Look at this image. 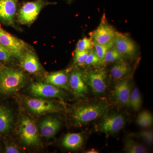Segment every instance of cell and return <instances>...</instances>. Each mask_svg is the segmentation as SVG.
<instances>
[{
    "label": "cell",
    "instance_id": "6da1fadb",
    "mask_svg": "<svg viewBox=\"0 0 153 153\" xmlns=\"http://www.w3.org/2000/svg\"><path fill=\"white\" fill-rule=\"evenodd\" d=\"M108 111V107L104 102H91L75 107L72 111L71 117L76 125L83 126L105 116Z\"/></svg>",
    "mask_w": 153,
    "mask_h": 153
},
{
    "label": "cell",
    "instance_id": "7a4b0ae2",
    "mask_svg": "<svg viewBox=\"0 0 153 153\" xmlns=\"http://www.w3.org/2000/svg\"><path fill=\"white\" fill-rule=\"evenodd\" d=\"M25 76L18 68L3 66L0 70V94L9 95L17 92L24 85Z\"/></svg>",
    "mask_w": 153,
    "mask_h": 153
},
{
    "label": "cell",
    "instance_id": "3957f363",
    "mask_svg": "<svg viewBox=\"0 0 153 153\" xmlns=\"http://www.w3.org/2000/svg\"><path fill=\"white\" fill-rule=\"evenodd\" d=\"M19 136L25 144L28 146H38L41 140L38 128L34 121L28 117H22L19 122Z\"/></svg>",
    "mask_w": 153,
    "mask_h": 153
},
{
    "label": "cell",
    "instance_id": "277c9868",
    "mask_svg": "<svg viewBox=\"0 0 153 153\" xmlns=\"http://www.w3.org/2000/svg\"><path fill=\"white\" fill-rule=\"evenodd\" d=\"M82 73L85 82L94 93L98 95L104 94L107 85L106 74L104 69H91Z\"/></svg>",
    "mask_w": 153,
    "mask_h": 153
},
{
    "label": "cell",
    "instance_id": "5b68a950",
    "mask_svg": "<svg viewBox=\"0 0 153 153\" xmlns=\"http://www.w3.org/2000/svg\"><path fill=\"white\" fill-rule=\"evenodd\" d=\"M0 45L9 50L13 57L19 60L22 59L26 48L24 41L8 33L1 26Z\"/></svg>",
    "mask_w": 153,
    "mask_h": 153
},
{
    "label": "cell",
    "instance_id": "8992f818",
    "mask_svg": "<svg viewBox=\"0 0 153 153\" xmlns=\"http://www.w3.org/2000/svg\"><path fill=\"white\" fill-rule=\"evenodd\" d=\"M46 4L47 3L44 0H35L24 3L19 10V22L23 25L31 24Z\"/></svg>",
    "mask_w": 153,
    "mask_h": 153
},
{
    "label": "cell",
    "instance_id": "52a82bcc",
    "mask_svg": "<svg viewBox=\"0 0 153 153\" xmlns=\"http://www.w3.org/2000/svg\"><path fill=\"white\" fill-rule=\"evenodd\" d=\"M97 125L99 131L106 134H114L120 131L124 127L126 118L121 113H114L103 117Z\"/></svg>",
    "mask_w": 153,
    "mask_h": 153
},
{
    "label": "cell",
    "instance_id": "ba28073f",
    "mask_svg": "<svg viewBox=\"0 0 153 153\" xmlns=\"http://www.w3.org/2000/svg\"><path fill=\"white\" fill-rule=\"evenodd\" d=\"M29 89L32 95L40 98L62 99L65 97V93L61 88L47 82H34L30 85Z\"/></svg>",
    "mask_w": 153,
    "mask_h": 153
},
{
    "label": "cell",
    "instance_id": "9c48e42d",
    "mask_svg": "<svg viewBox=\"0 0 153 153\" xmlns=\"http://www.w3.org/2000/svg\"><path fill=\"white\" fill-rule=\"evenodd\" d=\"M116 33L111 26L103 22L93 32L94 43L100 45L114 44Z\"/></svg>",
    "mask_w": 153,
    "mask_h": 153
},
{
    "label": "cell",
    "instance_id": "30bf717a",
    "mask_svg": "<svg viewBox=\"0 0 153 153\" xmlns=\"http://www.w3.org/2000/svg\"><path fill=\"white\" fill-rule=\"evenodd\" d=\"M25 104L32 112L36 114L44 113L57 112L59 108L52 102L41 99L27 98Z\"/></svg>",
    "mask_w": 153,
    "mask_h": 153
},
{
    "label": "cell",
    "instance_id": "8fae6325",
    "mask_svg": "<svg viewBox=\"0 0 153 153\" xmlns=\"http://www.w3.org/2000/svg\"><path fill=\"white\" fill-rule=\"evenodd\" d=\"M68 82L71 91L76 97H83L88 94V86L83 79L82 71L75 70L71 72Z\"/></svg>",
    "mask_w": 153,
    "mask_h": 153
},
{
    "label": "cell",
    "instance_id": "7c38bea8",
    "mask_svg": "<svg viewBox=\"0 0 153 153\" xmlns=\"http://www.w3.org/2000/svg\"><path fill=\"white\" fill-rule=\"evenodd\" d=\"M18 0H0V22L9 25L14 24Z\"/></svg>",
    "mask_w": 153,
    "mask_h": 153
},
{
    "label": "cell",
    "instance_id": "4fadbf2b",
    "mask_svg": "<svg viewBox=\"0 0 153 153\" xmlns=\"http://www.w3.org/2000/svg\"><path fill=\"white\" fill-rule=\"evenodd\" d=\"M131 87V81L128 79L122 80L116 84L114 91L113 95L118 103L123 106H128Z\"/></svg>",
    "mask_w": 153,
    "mask_h": 153
},
{
    "label": "cell",
    "instance_id": "5bb4252c",
    "mask_svg": "<svg viewBox=\"0 0 153 153\" xmlns=\"http://www.w3.org/2000/svg\"><path fill=\"white\" fill-rule=\"evenodd\" d=\"M114 45V48L123 55L132 56L136 51V47L133 41L127 36L117 32Z\"/></svg>",
    "mask_w": 153,
    "mask_h": 153
},
{
    "label": "cell",
    "instance_id": "9a60e30c",
    "mask_svg": "<svg viewBox=\"0 0 153 153\" xmlns=\"http://www.w3.org/2000/svg\"><path fill=\"white\" fill-rule=\"evenodd\" d=\"M61 123L56 118L49 117L41 122L39 130L41 135L47 139L55 136L61 127Z\"/></svg>",
    "mask_w": 153,
    "mask_h": 153
},
{
    "label": "cell",
    "instance_id": "2e32d148",
    "mask_svg": "<svg viewBox=\"0 0 153 153\" xmlns=\"http://www.w3.org/2000/svg\"><path fill=\"white\" fill-rule=\"evenodd\" d=\"M21 60L22 67L29 73H36L41 71V66L38 58L32 51H28L24 54Z\"/></svg>",
    "mask_w": 153,
    "mask_h": 153
},
{
    "label": "cell",
    "instance_id": "e0dca14e",
    "mask_svg": "<svg viewBox=\"0 0 153 153\" xmlns=\"http://www.w3.org/2000/svg\"><path fill=\"white\" fill-rule=\"evenodd\" d=\"M47 83L60 88L70 91L68 82V77L67 74L63 71H58L48 74L46 77Z\"/></svg>",
    "mask_w": 153,
    "mask_h": 153
},
{
    "label": "cell",
    "instance_id": "ac0fdd59",
    "mask_svg": "<svg viewBox=\"0 0 153 153\" xmlns=\"http://www.w3.org/2000/svg\"><path fill=\"white\" fill-rule=\"evenodd\" d=\"M84 143V137L80 133L66 134L62 141V145L69 150H76L82 147Z\"/></svg>",
    "mask_w": 153,
    "mask_h": 153
},
{
    "label": "cell",
    "instance_id": "d6986e66",
    "mask_svg": "<svg viewBox=\"0 0 153 153\" xmlns=\"http://www.w3.org/2000/svg\"><path fill=\"white\" fill-rule=\"evenodd\" d=\"M13 116L7 108L0 105V134L7 133L12 128Z\"/></svg>",
    "mask_w": 153,
    "mask_h": 153
},
{
    "label": "cell",
    "instance_id": "ffe728a7",
    "mask_svg": "<svg viewBox=\"0 0 153 153\" xmlns=\"http://www.w3.org/2000/svg\"><path fill=\"white\" fill-rule=\"evenodd\" d=\"M129 70L128 64L125 61L120 60L111 67V74L113 78L120 79L126 75Z\"/></svg>",
    "mask_w": 153,
    "mask_h": 153
},
{
    "label": "cell",
    "instance_id": "44dd1931",
    "mask_svg": "<svg viewBox=\"0 0 153 153\" xmlns=\"http://www.w3.org/2000/svg\"><path fill=\"white\" fill-rule=\"evenodd\" d=\"M124 150L128 153H146L148 152L146 148L132 139H128L124 143Z\"/></svg>",
    "mask_w": 153,
    "mask_h": 153
},
{
    "label": "cell",
    "instance_id": "7402d4cb",
    "mask_svg": "<svg viewBox=\"0 0 153 153\" xmlns=\"http://www.w3.org/2000/svg\"><path fill=\"white\" fill-rule=\"evenodd\" d=\"M142 102V98L139 90L137 88H134L131 91L128 106L135 111H137L141 107Z\"/></svg>",
    "mask_w": 153,
    "mask_h": 153
},
{
    "label": "cell",
    "instance_id": "603a6c76",
    "mask_svg": "<svg viewBox=\"0 0 153 153\" xmlns=\"http://www.w3.org/2000/svg\"><path fill=\"white\" fill-rule=\"evenodd\" d=\"M153 122L152 114L146 111L141 112L137 118V123L138 125L143 128H146L151 126Z\"/></svg>",
    "mask_w": 153,
    "mask_h": 153
},
{
    "label": "cell",
    "instance_id": "cb8c5ba5",
    "mask_svg": "<svg viewBox=\"0 0 153 153\" xmlns=\"http://www.w3.org/2000/svg\"><path fill=\"white\" fill-rule=\"evenodd\" d=\"M94 43L90 38H84L80 39L76 44L75 51H90L93 49Z\"/></svg>",
    "mask_w": 153,
    "mask_h": 153
},
{
    "label": "cell",
    "instance_id": "d4e9b609",
    "mask_svg": "<svg viewBox=\"0 0 153 153\" xmlns=\"http://www.w3.org/2000/svg\"><path fill=\"white\" fill-rule=\"evenodd\" d=\"M123 55L115 48H111L108 50L104 58V63H112L120 60L122 58Z\"/></svg>",
    "mask_w": 153,
    "mask_h": 153
},
{
    "label": "cell",
    "instance_id": "484cf974",
    "mask_svg": "<svg viewBox=\"0 0 153 153\" xmlns=\"http://www.w3.org/2000/svg\"><path fill=\"white\" fill-rule=\"evenodd\" d=\"M114 44H108V45H100L94 43V50L97 55L99 57L102 63H104V58L105 54L108 50L112 48Z\"/></svg>",
    "mask_w": 153,
    "mask_h": 153
},
{
    "label": "cell",
    "instance_id": "4316f807",
    "mask_svg": "<svg viewBox=\"0 0 153 153\" xmlns=\"http://www.w3.org/2000/svg\"><path fill=\"white\" fill-rule=\"evenodd\" d=\"M102 63L99 57L97 55L95 51L91 50L88 52V55L85 62V65L88 66H97Z\"/></svg>",
    "mask_w": 153,
    "mask_h": 153
},
{
    "label": "cell",
    "instance_id": "83f0119b",
    "mask_svg": "<svg viewBox=\"0 0 153 153\" xmlns=\"http://www.w3.org/2000/svg\"><path fill=\"white\" fill-rule=\"evenodd\" d=\"M133 136H135L142 139L148 144H152L153 141V131L151 130L143 131L137 133L132 134Z\"/></svg>",
    "mask_w": 153,
    "mask_h": 153
},
{
    "label": "cell",
    "instance_id": "f1b7e54d",
    "mask_svg": "<svg viewBox=\"0 0 153 153\" xmlns=\"http://www.w3.org/2000/svg\"><path fill=\"white\" fill-rule=\"evenodd\" d=\"M88 52L89 51H75L74 57L75 63L79 65H84Z\"/></svg>",
    "mask_w": 153,
    "mask_h": 153
},
{
    "label": "cell",
    "instance_id": "f546056e",
    "mask_svg": "<svg viewBox=\"0 0 153 153\" xmlns=\"http://www.w3.org/2000/svg\"><path fill=\"white\" fill-rule=\"evenodd\" d=\"M13 57L9 50L0 45V61L8 63Z\"/></svg>",
    "mask_w": 153,
    "mask_h": 153
},
{
    "label": "cell",
    "instance_id": "4dcf8cb0",
    "mask_svg": "<svg viewBox=\"0 0 153 153\" xmlns=\"http://www.w3.org/2000/svg\"><path fill=\"white\" fill-rule=\"evenodd\" d=\"M6 152L7 153H20L19 149L12 145L6 146L5 148Z\"/></svg>",
    "mask_w": 153,
    "mask_h": 153
},
{
    "label": "cell",
    "instance_id": "1f68e13d",
    "mask_svg": "<svg viewBox=\"0 0 153 153\" xmlns=\"http://www.w3.org/2000/svg\"><path fill=\"white\" fill-rule=\"evenodd\" d=\"M87 153H98V151L95 150L94 149L89 150L87 151L86 152Z\"/></svg>",
    "mask_w": 153,
    "mask_h": 153
},
{
    "label": "cell",
    "instance_id": "d6a6232c",
    "mask_svg": "<svg viewBox=\"0 0 153 153\" xmlns=\"http://www.w3.org/2000/svg\"><path fill=\"white\" fill-rule=\"evenodd\" d=\"M3 66H3L2 65H1V64H0V70H1V69L2 68Z\"/></svg>",
    "mask_w": 153,
    "mask_h": 153
},
{
    "label": "cell",
    "instance_id": "836d02e7",
    "mask_svg": "<svg viewBox=\"0 0 153 153\" xmlns=\"http://www.w3.org/2000/svg\"><path fill=\"white\" fill-rule=\"evenodd\" d=\"M67 1H71V0H67Z\"/></svg>",
    "mask_w": 153,
    "mask_h": 153
}]
</instances>
